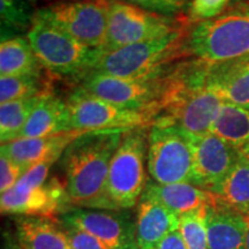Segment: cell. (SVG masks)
<instances>
[{
    "instance_id": "6da1fadb",
    "label": "cell",
    "mask_w": 249,
    "mask_h": 249,
    "mask_svg": "<svg viewBox=\"0 0 249 249\" xmlns=\"http://www.w3.org/2000/svg\"><path fill=\"white\" fill-rule=\"evenodd\" d=\"M128 130H91L76 138L60 157L70 203L107 209V180L114 152Z\"/></svg>"
},
{
    "instance_id": "7a4b0ae2",
    "label": "cell",
    "mask_w": 249,
    "mask_h": 249,
    "mask_svg": "<svg viewBox=\"0 0 249 249\" xmlns=\"http://www.w3.org/2000/svg\"><path fill=\"white\" fill-rule=\"evenodd\" d=\"M191 61L192 59L179 62L163 75L140 79L89 73L79 81L76 88L118 107L145 112L157 119L185 77Z\"/></svg>"
},
{
    "instance_id": "3957f363",
    "label": "cell",
    "mask_w": 249,
    "mask_h": 249,
    "mask_svg": "<svg viewBox=\"0 0 249 249\" xmlns=\"http://www.w3.org/2000/svg\"><path fill=\"white\" fill-rule=\"evenodd\" d=\"M192 23L166 36L104 52L102 50L91 73L119 77L160 76L189 60L187 37Z\"/></svg>"
},
{
    "instance_id": "277c9868",
    "label": "cell",
    "mask_w": 249,
    "mask_h": 249,
    "mask_svg": "<svg viewBox=\"0 0 249 249\" xmlns=\"http://www.w3.org/2000/svg\"><path fill=\"white\" fill-rule=\"evenodd\" d=\"M189 57L218 65L249 54V0L236 1L210 20L192 23L187 37Z\"/></svg>"
},
{
    "instance_id": "5b68a950",
    "label": "cell",
    "mask_w": 249,
    "mask_h": 249,
    "mask_svg": "<svg viewBox=\"0 0 249 249\" xmlns=\"http://www.w3.org/2000/svg\"><path fill=\"white\" fill-rule=\"evenodd\" d=\"M207 71L208 65L193 59L156 124L176 126L196 136L211 133L224 101L207 83Z\"/></svg>"
},
{
    "instance_id": "8992f818",
    "label": "cell",
    "mask_w": 249,
    "mask_h": 249,
    "mask_svg": "<svg viewBox=\"0 0 249 249\" xmlns=\"http://www.w3.org/2000/svg\"><path fill=\"white\" fill-rule=\"evenodd\" d=\"M37 59L50 75L79 81L91 73L101 49L83 45L37 11L27 33Z\"/></svg>"
},
{
    "instance_id": "52a82bcc",
    "label": "cell",
    "mask_w": 249,
    "mask_h": 249,
    "mask_svg": "<svg viewBox=\"0 0 249 249\" xmlns=\"http://www.w3.org/2000/svg\"><path fill=\"white\" fill-rule=\"evenodd\" d=\"M148 136L149 133L145 128L124 133L108 169L107 180L108 210L130 209L141 200L148 183L145 171Z\"/></svg>"
},
{
    "instance_id": "ba28073f",
    "label": "cell",
    "mask_w": 249,
    "mask_h": 249,
    "mask_svg": "<svg viewBox=\"0 0 249 249\" xmlns=\"http://www.w3.org/2000/svg\"><path fill=\"white\" fill-rule=\"evenodd\" d=\"M193 23L188 15L167 17L139 6L108 0L107 39L104 52L166 36Z\"/></svg>"
},
{
    "instance_id": "9c48e42d",
    "label": "cell",
    "mask_w": 249,
    "mask_h": 249,
    "mask_svg": "<svg viewBox=\"0 0 249 249\" xmlns=\"http://www.w3.org/2000/svg\"><path fill=\"white\" fill-rule=\"evenodd\" d=\"M70 130H132L147 128L156 118L130 110L75 88L66 99Z\"/></svg>"
},
{
    "instance_id": "30bf717a",
    "label": "cell",
    "mask_w": 249,
    "mask_h": 249,
    "mask_svg": "<svg viewBox=\"0 0 249 249\" xmlns=\"http://www.w3.org/2000/svg\"><path fill=\"white\" fill-rule=\"evenodd\" d=\"M147 165L156 183H192L193 152L185 132L176 126L152 124L148 136Z\"/></svg>"
},
{
    "instance_id": "8fae6325",
    "label": "cell",
    "mask_w": 249,
    "mask_h": 249,
    "mask_svg": "<svg viewBox=\"0 0 249 249\" xmlns=\"http://www.w3.org/2000/svg\"><path fill=\"white\" fill-rule=\"evenodd\" d=\"M39 12L83 45L91 49L107 45L108 0H70Z\"/></svg>"
},
{
    "instance_id": "7c38bea8",
    "label": "cell",
    "mask_w": 249,
    "mask_h": 249,
    "mask_svg": "<svg viewBox=\"0 0 249 249\" xmlns=\"http://www.w3.org/2000/svg\"><path fill=\"white\" fill-rule=\"evenodd\" d=\"M61 222L89 233L108 249H138L135 222L119 210H71L61 217Z\"/></svg>"
},
{
    "instance_id": "4fadbf2b",
    "label": "cell",
    "mask_w": 249,
    "mask_h": 249,
    "mask_svg": "<svg viewBox=\"0 0 249 249\" xmlns=\"http://www.w3.org/2000/svg\"><path fill=\"white\" fill-rule=\"evenodd\" d=\"M186 134L193 152V185L213 193L238 160L240 152L213 134Z\"/></svg>"
},
{
    "instance_id": "5bb4252c",
    "label": "cell",
    "mask_w": 249,
    "mask_h": 249,
    "mask_svg": "<svg viewBox=\"0 0 249 249\" xmlns=\"http://www.w3.org/2000/svg\"><path fill=\"white\" fill-rule=\"evenodd\" d=\"M66 203H70V198L64 183L55 178L30 191L17 192L11 189L1 194L0 198L2 214L45 217L52 219Z\"/></svg>"
},
{
    "instance_id": "9a60e30c",
    "label": "cell",
    "mask_w": 249,
    "mask_h": 249,
    "mask_svg": "<svg viewBox=\"0 0 249 249\" xmlns=\"http://www.w3.org/2000/svg\"><path fill=\"white\" fill-rule=\"evenodd\" d=\"M83 133L85 130H71L43 138L17 139L2 143L1 154L28 171L43 161L55 163L68 145Z\"/></svg>"
},
{
    "instance_id": "2e32d148",
    "label": "cell",
    "mask_w": 249,
    "mask_h": 249,
    "mask_svg": "<svg viewBox=\"0 0 249 249\" xmlns=\"http://www.w3.org/2000/svg\"><path fill=\"white\" fill-rule=\"evenodd\" d=\"M179 216L150 196L142 195L136 211L138 249H155L170 233L179 230Z\"/></svg>"
},
{
    "instance_id": "e0dca14e",
    "label": "cell",
    "mask_w": 249,
    "mask_h": 249,
    "mask_svg": "<svg viewBox=\"0 0 249 249\" xmlns=\"http://www.w3.org/2000/svg\"><path fill=\"white\" fill-rule=\"evenodd\" d=\"M207 83L224 102L249 108V54L218 65H208Z\"/></svg>"
},
{
    "instance_id": "ac0fdd59",
    "label": "cell",
    "mask_w": 249,
    "mask_h": 249,
    "mask_svg": "<svg viewBox=\"0 0 249 249\" xmlns=\"http://www.w3.org/2000/svg\"><path fill=\"white\" fill-rule=\"evenodd\" d=\"M249 222L236 211L214 202L208 208V249H246Z\"/></svg>"
},
{
    "instance_id": "d6986e66",
    "label": "cell",
    "mask_w": 249,
    "mask_h": 249,
    "mask_svg": "<svg viewBox=\"0 0 249 249\" xmlns=\"http://www.w3.org/2000/svg\"><path fill=\"white\" fill-rule=\"evenodd\" d=\"M143 195L157 200L179 217L191 211L211 207L214 203L213 193L204 191L191 182L160 185L148 181Z\"/></svg>"
},
{
    "instance_id": "ffe728a7",
    "label": "cell",
    "mask_w": 249,
    "mask_h": 249,
    "mask_svg": "<svg viewBox=\"0 0 249 249\" xmlns=\"http://www.w3.org/2000/svg\"><path fill=\"white\" fill-rule=\"evenodd\" d=\"M64 132H71L66 101L51 91L37 105L17 139L43 138Z\"/></svg>"
},
{
    "instance_id": "44dd1931",
    "label": "cell",
    "mask_w": 249,
    "mask_h": 249,
    "mask_svg": "<svg viewBox=\"0 0 249 249\" xmlns=\"http://www.w3.org/2000/svg\"><path fill=\"white\" fill-rule=\"evenodd\" d=\"M15 227L21 249H71L64 227L52 218L21 216Z\"/></svg>"
},
{
    "instance_id": "7402d4cb",
    "label": "cell",
    "mask_w": 249,
    "mask_h": 249,
    "mask_svg": "<svg viewBox=\"0 0 249 249\" xmlns=\"http://www.w3.org/2000/svg\"><path fill=\"white\" fill-rule=\"evenodd\" d=\"M214 202L249 220V158L240 154L225 180L214 191Z\"/></svg>"
},
{
    "instance_id": "603a6c76",
    "label": "cell",
    "mask_w": 249,
    "mask_h": 249,
    "mask_svg": "<svg viewBox=\"0 0 249 249\" xmlns=\"http://www.w3.org/2000/svg\"><path fill=\"white\" fill-rule=\"evenodd\" d=\"M43 68L29 40L15 36L5 38L0 44V74L1 76L42 75Z\"/></svg>"
},
{
    "instance_id": "cb8c5ba5",
    "label": "cell",
    "mask_w": 249,
    "mask_h": 249,
    "mask_svg": "<svg viewBox=\"0 0 249 249\" xmlns=\"http://www.w3.org/2000/svg\"><path fill=\"white\" fill-rule=\"evenodd\" d=\"M211 134L239 152L249 147V108L224 102Z\"/></svg>"
},
{
    "instance_id": "d4e9b609",
    "label": "cell",
    "mask_w": 249,
    "mask_h": 249,
    "mask_svg": "<svg viewBox=\"0 0 249 249\" xmlns=\"http://www.w3.org/2000/svg\"><path fill=\"white\" fill-rule=\"evenodd\" d=\"M51 92V91H50ZM48 93V92H46ZM46 93L26 99L2 103L0 105V139L7 143L17 139L31 114Z\"/></svg>"
},
{
    "instance_id": "484cf974",
    "label": "cell",
    "mask_w": 249,
    "mask_h": 249,
    "mask_svg": "<svg viewBox=\"0 0 249 249\" xmlns=\"http://www.w3.org/2000/svg\"><path fill=\"white\" fill-rule=\"evenodd\" d=\"M49 76L20 75L0 77V102L7 103L26 99L52 91Z\"/></svg>"
},
{
    "instance_id": "4316f807",
    "label": "cell",
    "mask_w": 249,
    "mask_h": 249,
    "mask_svg": "<svg viewBox=\"0 0 249 249\" xmlns=\"http://www.w3.org/2000/svg\"><path fill=\"white\" fill-rule=\"evenodd\" d=\"M208 208L191 211L179 217V231L187 249H208Z\"/></svg>"
},
{
    "instance_id": "83f0119b",
    "label": "cell",
    "mask_w": 249,
    "mask_h": 249,
    "mask_svg": "<svg viewBox=\"0 0 249 249\" xmlns=\"http://www.w3.org/2000/svg\"><path fill=\"white\" fill-rule=\"evenodd\" d=\"M2 27L12 30L30 29L34 14L26 0H0Z\"/></svg>"
},
{
    "instance_id": "f1b7e54d",
    "label": "cell",
    "mask_w": 249,
    "mask_h": 249,
    "mask_svg": "<svg viewBox=\"0 0 249 249\" xmlns=\"http://www.w3.org/2000/svg\"><path fill=\"white\" fill-rule=\"evenodd\" d=\"M229 4L230 0H193L187 15L193 23L210 20L223 13Z\"/></svg>"
},
{
    "instance_id": "f546056e",
    "label": "cell",
    "mask_w": 249,
    "mask_h": 249,
    "mask_svg": "<svg viewBox=\"0 0 249 249\" xmlns=\"http://www.w3.org/2000/svg\"><path fill=\"white\" fill-rule=\"evenodd\" d=\"M121 1L167 17L182 15L186 6L188 5V0H121Z\"/></svg>"
},
{
    "instance_id": "4dcf8cb0",
    "label": "cell",
    "mask_w": 249,
    "mask_h": 249,
    "mask_svg": "<svg viewBox=\"0 0 249 249\" xmlns=\"http://www.w3.org/2000/svg\"><path fill=\"white\" fill-rule=\"evenodd\" d=\"M52 161H43L30 167L26 173L18 179V181L15 183L13 187V191L17 192H24L35 189L37 187L43 186L46 182L49 176V170L52 166Z\"/></svg>"
},
{
    "instance_id": "1f68e13d",
    "label": "cell",
    "mask_w": 249,
    "mask_h": 249,
    "mask_svg": "<svg viewBox=\"0 0 249 249\" xmlns=\"http://www.w3.org/2000/svg\"><path fill=\"white\" fill-rule=\"evenodd\" d=\"M27 172L22 166L15 163L5 155L0 156V192L1 194L11 191L18 179Z\"/></svg>"
},
{
    "instance_id": "d6a6232c",
    "label": "cell",
    "mask_w": 249,
    "mask_h": 249,
    "mask_svg": "<svg viewBox=\"0 0 249 249\" xmlns=\"http://www.w3.org/2000/svg\"><path fill=\"white\" fill-rule=\"evenodd\" d=\"M62 227L66 232L71 249H108L102 241L89 233L66 224H62Z\"/></svg>"
},
{
    "instance_id": "836d02e7",
    "label": "cell",
    "mask_w": 249,
    "mask_h": 249,
    "mask_svg": "<svg viewBox=\"0 0 249 249\" xmlns=\"http://www.w3.org/2000/svg\"><path fill=\"white\" fill-rule=\"evenodd\" d=\"M155 249H187L180 231L172 232L165 236Z\"/></svg>"
},
{
    "instance_id": "e575fe53",
    "label": "cell",
    "mask_w": 249,
    "mask_h": 249,
    "mask_svg": "<svg viewBox=\"0 0 249 249\" xmlns=\"http://www.w3.org/2000/svg\"><path fill=\"white\" fill-rule=\"evenodd\" d=\"M246 249H249V225H248V230H247V236H246Z\"/></svg>"
},
{
    "instance_id": "d590c367",
    "label": "cell",
    "mask_w": 249,
    "mask_h": 249,
    "mask_svg": "<svg viewBox=\"0 0 249 249\" xmlns=\"http://www.w3.org/2000/svg\"><path fill=\"white\" fill-rule=\"evenodd\" d=\"M240 154H244V155L246 156V157H248V158H249V147H248L247 149H245L244 151H241Z\"/></svg>"
},
{
    "instance_id": "8d00e7d4",
    "label": "cell",
    "mask_w": 249,
    "mask_h": 249,
    "mask_svg": "<svg viewBox=\"0 0 249 249\" xmlns=\"http://www.w3.org/2000/svg\"><path fill=\"white\" fill-rule=\"evenodd\" d=\"M236 1H242V0H233V2H236Z\"/></svg>"
}]
</instances>
